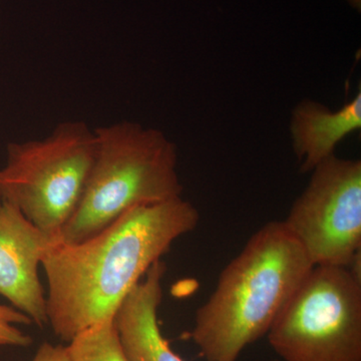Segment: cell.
Wrapping results in <instances>:
<instances>
[{"label": "cell", "instance_id": "1", "mask_svg": "<svg viewBox=\"0 0 361 361\" xmlns=\"http://www.w3.org/2000/svg\"><path fill=\"white\" fill-rule=\"evenodd\" d=\"M198 209L182 197L137 206L99 234L66 244L58 240L42 259L47 324L61 341L115 316L147 271L176 240L194 231Z\"/></svg>", "mask_w": 361, "mask_h": 361}, {"label": "cell", "instance_id": "2", "mask_svg": "<svg viewBox=\"0 0 361 361\" xmlns=\"http://www.w3.org/2000/svg\"><path fill=\"white\" fill-rule=\"evenodd\" d=\"M302 247L274 221L252 235L196 311L191 332L207 361H237L266 336L299 285L312 269Z\"/></svg>", "mask_w": 361, "mask_h": 361}, {"label": "cell", "instance_id": "3", "mask_svg": "<svg viewBox=\"0 0 361 361\" xmlns=\"http://www.w3.org/2000/svg\"><path fill=\"white\" fill-rule=\"evenodd\" d=\"M96 154L80 204L58 236L73 244L123 213L182 197L174 142L154 128L123 121L94 129Z\"/></svg>", "mask_w": 361, "mask_h": 361}, {"label": "cell", "instance_id": "4", "mask_svg": "<svg viewBox=\"0 0 361 361\" xmlns=\"http://www.w3.org/2000/svg\"><path fill=\"white\" fill-rule=\"evenodd\" d=\"M94 154V130L82 121L59 123L42 140L9 142L0 199L58 238L80 204Z\"/></svg>", "mask_w": 361, "mask_h": 361}, {"label": "cell", "instance_id": "5", "mask_svg": "<svg viewBox=\"0 0 361 361\" xmlns=\"http://www.w3.org/2000/svg\"><path fill=\"white\" fill-rule=\"evenodd\" d=\"M266 336L281 361H361V275L313 266Z\"/></svg>", "mask_w": 361, "mask_h": 361}, {"label": "cell", "instance_id": "6", "mask_svg": "<svg viewBox=\"0 0 361 361\" xmlns=\"http://www.w3.org/2000/svg\"><path fill=\"white\" fill-rule=\"evenodd\" d=\"M311 172L282 222L313 266L349 267L361 251V161L334 155Z\"/></svg>", "mask_w": 361, "mask_h": 361}, {"label": "cell", "instance_id": "7", "mask_svg": "<svg viewBox=\"0 0 361 361\" xmlns=\"http://www.w3.org/2000/svg\"><path fill=\"white\" fill-rule=\"evenodd\" d=\"M56 240L0 199V295L39 327L47 324V296L39 267Z\"/></svg>", "mask_w": 361, "mask_h": 361}, {"label": "cell", "instance_id": "8", "mask_svg": "<svg viewBox=\"0 0 361 361\" xmlns=\"http://www.w3.org/2000/svg\"><path fill=\"white\" fill-rule=\"evenodd\" d=\"M167 265L161 259L147 271L116 310L118 338L129 361H185L161 334L158 310Z\"/></svg>", "mask_w": 361, "mask_h": 361}, {"label": "cell", "instance_id": "9", "mask_svg": "<svg viewBox=\"0 0 361 361\" xmlns=\"http://www.w3.org/2000/svg\"><path fill=\"white\" fill-rule=\"evenodd\" d=\"M360 128V92L336 111L316 102L299 104L292 113L290 130L301 172H311L334 156L337 145Z\"/></svg>", "mask_w": 361, "mask_h": 361}, {"label": "cell", "instance_id": "10", "mask_svg": "<svg viewBox=\"0 0 361 361\" xmlns=\"http://www.w3.org/2000/svg\"><path fill=\"white\" fill-rule=\"evenodd\" d=\"M66 350L70 361H129L114 317L80 332L68 342Z\"/></svg>", "mask_w": 361, "mask_h": 361}, {"label": "cell", "instance_id": "11", "mask_svg": "<svg viewBox=\"0 0 361 361\" xmlns=\"http://www.w3.org/2000/svg\"><path fill=\"white\" fill-rule=\"evenodd\" d=\"M33 324L32 320L13 306L0 305V348L16 346L27 348L32 343V336L21 331L16 325Z\"/></svg>", "mask_w": 361, "mask_h": 361}, {"label": "cell", "instance_id": "12", "mask_svg": "<svg viewBox=\"0 0 361 361\" xmlns=\"http://www.w3.org/2000/svg\"><path fill=\"white\" fill-rule=\"evenodd\" d=\"M32 361H70L66 346L44 342L39 346Z\"/></svg>", "mask_w": 361, "mask_h": 361}, {"label": "cell", "instance_id": "13", "mask_svg": "<svg viewBox=\"0 0 361 361\" xmlns=\"http://www.w3.org/2000/svg\"><path fill=\"white\" fill-rule=\"evenodd\" d=\"M273 361H281V360H273Z\"/></svg>", "mask_w": 361, "mask_h": 361}]
</instances>
